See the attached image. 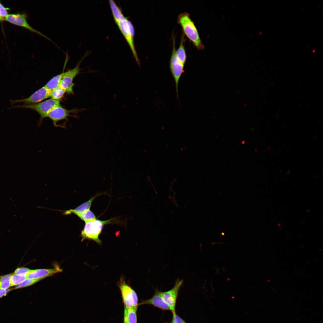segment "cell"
<instances>
[{
	"mask_svg": "<svg viewBox=\"0 0 323 323\" xmlns=\"http://www.w3.org/2000/svg\"><path fill=\"white\" fill-rule=\"evenodd\" d=\"M112 15L116 24L128 44L138 64L140 63L134 43L135 29L131 22L124 15L122 10L115 2L109 1Z\"/></svg>",
	"mask_w": 323,
	"mask_h": 323,
	"instance_id": "6da1fadb",
	"label": "cell"
},
{
	"mask_svg": "<svg viewBox=\"0 0 323 323\" xmlns=\"http://www.w3.org/2000/svg\"><path fill=\"white\" fill-rule=\"evenodd\" d=\"M177 22L181 26L182 32L185 36L198 50L205 49L195 23L188 13L185 12L180 13L178 16Z\"/></svg>",
	"mask_w": 323,
	"mask_h": 323,
	"instance_id": "7a4b0ae2",
	"label": "cell"
},
{
	"mask_svg": "<svg viewBox=\"0 0 323 323\" xmlns=\"http://www.w3.org/2000/svg\"><path fill=\"white\" fill-rule=\"evenodd\" d=\"M116 223H118L114 218L105 220L96 219L86 222L81 234L82 240H92L101 245L102 242L99 238V237L104 226L108 224Z\"/></svg>",
	"mask_w": 323,
	"mask_h": 323,
	"instance_id": "3957f363",
	"label": "cell"
},
{
	"mask_svg": "<svg viewBox=\"0 0 323 323\" xmlns=\"http://www.w3.org/2000/svg\"><path fill=\"white\" fill-rule=\"evenodd\" d=\"M117 285L121 291L124 307L127 309L132 307L138 308V304L137 294L132 287L126 283L124 276L121 277Z\"/></svg>",
	"mask_w": 323,
	"mask_h": 323,
	"instance_id": "277c9868",
	"label": "cell"
},
{
	"mask_svg": "<svg viewBox=\"0 0 323 323\" xmlns=\"http://www.w3.org/2000/svg\"><path fill=\"white\" fill-rule=\"evenodd\" d=\"M60 105V100L51 98L35 104L13 106L10 108H26L35 111L40 116L39 125L43 119L47 117L50 110L55 106Z\"/></svg>",
	"mask_w": 323,
	"mask_h": 323,
	"instance_id": "5b68a950",
	"label": "cell"
},
{
	"mask_svg": "<svg viewBox=\"0 0 323 323\" xmlns=\"http://www.w3.org/2000/svg\"><path fill=\"white\" fill-rule=\"evenodd\" d=\"M175 38L173 36V49L169 65L170 69L175 82L177 95L178 98V83L180 78L184 72V65L180 62L176 55Z\"/></svg>",
	"mask_w": 323,
	"mask_h": 323,
	"instance_id": "8992f818",
	"label": "cell"
},
{
	"mask_svg": "<svg viewBox=\"0 0 323 323\" xmlns=\"http://www.w3.org/2000/svg\"><path fill=\"white\" fill-rule=\"evenodd\" d=\"M85 55L81 60L78 63L75 67L64 72L63 77L61 81L59 86L69 94H74L73 87L74 83L73 80L75 77L79 74L81 70L79 67L83 59L86 56Z\"/></svg>",
	"mask_w": 323,
	"mask_h": 323,
	"instance_id": "52a82bcc",
	"label": "cell"
},
{
	"mask_svg": "<svg viewBox=\"0 0 323 323\" xmlns=\"http://www.w3.org/2000/svg\"><path fill=\"white\" fill-rule=\"evenodd\" d=\"M51 90L44 86L33 93L28 97L24 99L10 100L12 107L14 104L22 103L23 105L35 104L51 97Z\"/></svg>",
	"mask_w": 323,
	"mask_h": 323,
	"instance_id": "ba28073f",
	"label": "cell"
},
{
	"mask_svg": "<svg viewBox=\"0 0 323 323\" xmlns=\"http://www.w3.org/2000/svg\"><path fill=\"white\" fill-rule=\"evenodd\" d=\"M27 18V15L25 13L12 14L8 15L5 18V20L12 24L24 28L52 41L50 38L30 25L28 22Z\"/></svg>",
	"mask_w": 323,
	"mask_h": 323,
	"instance_id": "9c48e42d",
	"label": "cell"
},
{
	"mask_svg": "<svg viewBox=\"0 0 323 323\" xmlns=\"http://www.w3.org/2000/svg\"><path fill=\"white\" fill-rule=\"evenodd\" d=\"M183 284V280L178 279L173 287L166 292H161V295L164 301L169 306L173 313L175 312V307L179 291Z\"/></svg>",
	"mask_w": 323,
	"mask_h": 323,
	"instance_id": "30bf717a",
	"label": "cell"
},
{
	"mask_svg": "<svg viewBox=\"0 0 323 323\" xmlns=\"http://www.w3.org/2000/svg\"><path fill=\"white\" fill-rule=\"evenodd\" d=\"M74 111L67 109L60 105L52 109L49 112L47 117L52 121L55 127H58L57 124L58 122L63 120H68V117L72 116L71 114Z\"/></svg>",
	"mask_w": 323,
	"mask_h": 323,
	"instance_id": "8fae6325",
	"label": "cell"
},
{
	"mask_svg": "<svg viewBox=\"0 0 323 323\" xmlns=\"http://www.w3.org/2000/svg\"><path fill=\"white\" fill-rule=\"evenodd\" d=\"M62 269L58 266L53 269H42L31 270L27 274V279H42L61 272Z\"/></svg>",
	"mask_w": 323,
	"mask_h": 323,
	"instance_id": "7c38bea8",
	"label": "cell"
},
{
	"mask_svg": "<svg viewBox=\"0 0 323 323\" xmlns=\"http://www.w3.org/2000/svg\"><path fill=\"white\" fill-rule=\"evenodd\" d=\"M143 304H150L163 310H170V308L163 299L161 295V291L155 290L154 295L151 298L145 300L138 304V306Z\"/></svg>",
	"mask_w": 323,
	"mask_h": 323,
	"instance_id": "4fadbf2b",
	"label": "cell"
},
{
	"mask_svg": "<svg viewBox=\"0 0 323 323\" xmlns=\"http://www.w3.org/2000/svg\"><path fill=\"white\" fill-rule=\"evenodd\" d=\"M106 192H100L96 194L94 196H92L89 200L78 206L74 209L64 211L63 214L65 215H68L71 214H74L77 215L81 214L83 212L90 210L93 201L98 196L103 194H106Z\"/></svg>",
	"mask_w": 323,
	"mask_h": 323,
	"instance_id": "5bb4252c",
	"label": "cell"
},
{
	"mask_svg": "<svg viewBox=\"0 0 323 323\" xmlns=\"http://www.w3.org/2000/svg\"><path fill=\"white\" fill-rule=\"evenodd\" d=\"M185 36L182 32L179 47L176 50V54L178 58L184 65L187 60V55L185 47Z\"/></svg>",
	"mask_w": 323,
	"mask_h": 323,
	"instance_id": "9a60e30c",
	"label": "cell"
},
{
	"mask_svg": "<svg viewBox=\"0 0 323 323\" xmlns=\"http://www.w3.org/2000/svg\"><path fill=\"white\" fill-rule=\"evenodd\" d=\"M64 72H63L53 77L44 86L51 91L58 87L64 75Z\"/></svg>",
	"mask_w": 323,
	"mask_h": 323,
	"instance_id": "2e32d148",
	"label": "cell"
},
{
	"mask_svg": "<svg viewBox=\"0 0 323 323\" xmlns=\"http://www.w3.org/2000/svg\"><path fill=\"white\" fill-rule=\"evenodd\" d=\"M27 274H12L10 279L11 287L17 285L27 279Z\"/></svg>",
	"mask_w": 323,
	"mask_h": 323,
	"instance_id": "e0dca14e",
	"label": "cell"
},
{
	"mask_svg": "<svg viewBox=\"0 0 323 323\" xmlns=\"http://www.w3.org/2000/svg\"><path fill=\"white\" fill-rule=\"evenodd\" d=\"M65 92L64 90L59 86L51 90V97L53 99L60 100Z\"/></svg>",
	"mask_w": 323,
	"mask_h": 323,
	"instance_id": "ac0fdd59",
	"label": "cell"
},
{
	"mask_svg": "<svg viewBox=\"0 0 323 323\" xmlns=\"http://www.w3.org/2000/svg\"><path fill=\"white\" fill-rule=\"evenodd\" d=\"M77 216L85 223L96 219L94 213L90 210L86 211Z\"/></svg>",
	"mask_w": 323,
	"mask_h": 323,
	"instance_id": "d6986e66",
	"label": "cell"
},
{
	"mask_svg": "<svg viewBox=\"0 0 323 323\" xmlns=\"http://www.w3.org/2000/svg\"><path fill=\"white\" fill-rule=\"evenodd\" d=\"M12 275L9 274L0 276V289H6L11 287L10 279Z\"/></svg>",
	"mask_w": 323,
	"mask_h": 323,
	"instance_id": "ffe728a7",
	"label": "cell"
},
{
	"mask_svg": "<svg viewBox=\"0 0 323 323\" xmlns=\"http://www.w3.org/2000/svg\"><path fill=\"white\" fill-rule=\"evenodd\" d=\"M137 308L132 307L127 309V315L129 323H137Z\"/></svg>",
	"mask_w": 323,
	"mask_h": 323,
	"instance_id": "44dd1931",
	"label": "cell"
},
{
	"mask_svg": "<svg viewBox=\"0 0 323 323\" xmlns=\"http://www.w3.org/2000/svg\"><path fill=\"white\" fill-rule=\"evenodd\" d=\"M42 280V279H26L22 283L16 286L14 289L25 287L31 285Z\"/></svg>",
	"mask_w": 323,
	"mask_h": 323,
	"instance_id": "7402d4cb",
	"label": "cell"
},
{
	"mask_svg": "<svg viewBox=\"0 0 323 323\" xmlns=\"http://www.w3.org/2000/svg\"><path fill=\"white\" fill-rule=\"evenodd\" d=\"M8 8L5 7L0 3V21L5 20L8 14Z\"/></svg>",
	"mask_w": 323,
	"mask_h": 323,
	"instance_id": "603a6c76",
	"label": "cell"
},
{
	"mask_svg": "<svg viewBox=\"0 0 323 323\" xmlns=\"http://www.w3.org/2000/svg\"><path fill=\"white\" fill-rule=\"evenodd\" d=\"M30 270H31L29 269L26 268H19L15 270L14 274H27Z\"/></svg>",
	"mask_w": 323,
	"mask_h": 323,
	"instance_id": "cb8c5ba5",
	"label": "cell"
},
{
	"mask_svg": "<svg viewBox=\"0 0 323 323\" xmlns=\"http://www.w3.org/2000/svg\"><path fill=\"white\" fill-rule=\"evenodd\" d=\"M173 314V318L172 323H185L182 319L176 314L175 312Z\"/></svg>",
	"mask_w": 323,
	"mask_h": 323,
	"instance_id": "d4e9b609",
	"label": "cell"
},
{
	"mask_svg": "<svg viewBox=\"0 0 323 323\" xmlns=\"http://www.w3.org/2000/svg\"><path fill=\"white\" fill-rule=\"evenodd\" d=\"M11 289H0V298L5 295L8 292L12 290Z\"/></svg>",
	"mask_w": 323,
	"mask_h": 323,
	"instance_id": "484cf974",
	"label": "cell"
},
{
	"mask_svg": "<svg viewBox=\"0 0 323 323\" xmlns=\"http://www.w3.org/2000/svg\"><path fill=\"white\" fill-rule=\"evenodd\" d=\"M123 323H129L128 321L127 309L124 307Z\"/></svg>",
	"mask_w": 323,
	"mask_h": 323,
	"instance_id": "4316f807",
	"label": "cell"
}]
</instances>
